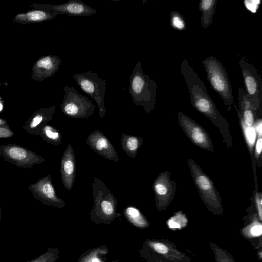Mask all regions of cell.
Masks as SVG:
<instances>
[{
    "label": "cell",
    "instance_id": "5b68a950",
    "mask_svg": "<svg viewBox=\"0 0 262 262\" xmlns=\"http://www.w3.org/2000/svg\"><path fill=\"white\" fill-rule=\"evenodd\" d=\"M73 77L81 90L95 101L98 107L99 117L103 118L106 112L105 80L101 79L96 73L92 71L75 74Z\"/></svg>",
    "mask_w": 262,
    "mask_h": 262
},
{
    "label": "cell",
    "instance_id": "7a4b0ae2",
    "mask_svg": "<svg viewBox=\"0 0 262 262\" xmlns=\"http://www.w3.org/2000/svg\"><path fill=\"white\" fill-rule=\"evenodd\" d=\"M129 92L136 105L142 106L147 112L153 110L157 98V85L144 73L140 61L137 62L132 70Z\"/></svg>",
    "mask_w": 262,
    "mask_h": 262
},
{
    "label": "cell",
    "instance_id": "4316f807",
    "mask_svg": "<svg viewBox=\"0 0 262 262\" xmlns=\"http://www.w3.org/2000/svg\"><path fill=\"white\" fill-rule=\"evenodd\" d=\"M251 232L254 236H259L262 233V227L260 225L254 226L251 229Z\"/></svg>",
    "mask_w": 262,
    "mask_h": 262
},
{
    "label": "cell",
    "instance_id": "44dd1931",
    "mask_svg": "<svg viewBox=\"0 0 262 262\" xmlns=\"http://www.w3.org/2000/svg\"><path fill=\"white\" fill-rule=\"evenodd\" d=\"M196 183L203 191H208L212 189V185L209 179L204 174L198 175L196 177Z\"/></svg>",
    "mask_w": 262,
    "mask_h": 262
},
{
    "label": "cell",
    "instance_id": "277c9868",
    "mask_svg": "<svg viewBox=\"0 0 262 262\" xmlns=\"http://www.w3.org/2000/svg\"><path fill=\"white\" fill-rule=\"evenodd\" d=\"M208 81L212 88L220 95L226 106L233 103V91L230 79L222 63L210 56L202 62Z\"/></svg>",
    "mask_w": 262,
    "mask_h": 262
},
{
    "label": "cell",
    "instance_id": "8992f818",
    "mask_svg": "<svg viewBox=\"0 0 262 262\" xmlns=\"http://www.w3.org/2000/svg\"><path fill=\"white\" fill-rule=\"evenodd\" d=\"M63 90V100L60 107L64 115L75 119H84L92 115L95 106L86 96L73 87L65 86Z\"/></svg>",
    "mask_w": 262,
    "mask_h": 262
},
{
    "label": "cell",
    "instance_id": "4fadbf2b",
    "mask_svg": "<svg viewBox=\"0 0 262 262\" xmlns=\"http://www.w3.org/2000/svg\"><path fill=\"white\" fill-rule=\"evenodd\" d=\"M108 253L105 245L91 248L81 254L77 262H106Z\"/></svg>",
    "mask_w": 262,
    "mask_h": 262
},
{
    "label": "cell",
    "instance_id": "83f0119b",
    "mask_svg": "<svg viewBox=\"0 0 262 262\" xmlns=\"http://www.w3.org/2000/svg\"><path fill=\"white\" fill-rule=\"evenodd\" d=\"M256 204L258 209L259 215L261 217V196L259 194L256 195Z\"/></svg>",
    "mask_w": 262,
    "mask_h": 262
},
{
    "label": "cell",
    "instance_id": "6da1fadb",
    "mask_svg": "<svg viewBox=\"0 0 262 262\" xmlns=\"http://www.w3.org/2000/svg\"><path fill=\"white\" fill-rule=\"evenodd\" d=\"M180 71L186 84L193 106L209 118L214 120H220L222 116L208 93L205 85L187 60L183 59L181 61Z\"/></svg>",
    "mask_w": 262,
    "mask_h": 262
},
{
    "label": "cell",
    "instance_id": "52a82bcc",
    "mask_svg": "<svg viewBox=\"0 0 262 262\" xmlns=\"http://www.w3.org/2000/svg\"><path fill=\"white\" fill-rule=\"evenodd\" d=\"M245 93L248 100L255 110H258L261 105L262 81L261 78L255 67L244 58L239 61Z\"/></svg>",
    "mask_w": 262,
    "mask_h": 262
},
{
    "label": "cell",
    "instance_id": "4dcf8cb0",
    "mask_svg": "<svg viewBox=\"0 0 262 262\" xmlns=\"http://www.w3.org/2000/svg\"><path fill=\"white\" fill-rule=\"evenodd\" d=\"M111 262H122V261H120L119 260V259H115L112 260Z\"/></svg>",
    "mask_w": 262,
    "mask_h": 262
},
{
    "label": "cell",
    "instance_id": "d6a6232c",
    "mask_svg": "<svg viewBox=\"0 0 262 262\" xmlns=\"http://www.w3.org/2000/svg\"><path fill=\"white\" fill-rule=\"evenodd\" d=\"M0 122H1V120H0Z\"/></svg>",
    "mask_w": 262,
    "mask_h": 262
},
{
    "label": "cell",
    "instance_id": "2e32d148",
    "mask_svg": "<svg viewBox=\"0 0 262 262\" xmlns=\"http://www.w3.org/2000/svg\"><path fill=\"white\" fill-rule=\"evenodd\" d=\"M142 143L141 138L122 133L121 145L124 151L129 157L134 158Z\"/></svg>",
    "mask_w": 262,
    "mask_h": 262
},
{
    "label": "cell",
    "instance_id": "ba28073f",
    "mask_svg": "<svg viewBox=\"0 0 262 262\" xmlns=\"http://www.w3.org/2000/svg\"><path fill=\"white\" fill-rule=\"evenodd\" d=\"M29 7L70 16H89L96 13L93 8L82 0H70L64 4L58 5L33 3Z\"/></svg>",
    "mask_w": 262,
    "mask_h": 262
},
{
    "label": "cell",
    "instance_id": "9a60e30c",
    "mask_svg": "<svg viewBox=\"0 0 262 262\" xmlns=\"http://www.w3.org/2000/svg\"><path fill=\"white\" fill-rule=\"evenodd\" d=\"M238 96L239 103L243 111V118L245 123L247 126L251 127L254 122V116L253 110L255 109L248 100L243 88H239Z\"/></svg>",
    "mask_w": 262,
    "mask_h": 262
},
{
    "label": "cell",
    "instance_id": "d6986e66",
    "mask_svg": "<svg viewBox=\"0 0 262 262\" xmlns=\"http://www.w3.org/2000/svg\"><path fill=\"white\" fill-rule=\"evenodd\" d=\"M190 130L193 141L199 145H204L207 141V137L203 131L197 126H194Z\"/></svg>",
    "mask_w": 262,
    "mask_h": 262
},
{
    "label": "cell",
    "instance_id": "ac0fdd59",
    "mask_svg": "<svg viewBox=\"0 0 262 262\" xmlns=\"http://www.w3.org/2000/svg\"><path fill=\"white\" fill-rule=\"evenodd\" d=\"M60 257V251L58 248L49 247L46 252L27 262H56Z\"/></svg>",
    "mask_w": 262,
    "mask_h": 262
},
{
    "label": "cell",
    "instance_id": "1f68e13d",
    "mask_svg": "<svg viewBox=\"0 0 262 262\" xmlns=\"http://www.w3.org/2000/svg\"><path fill=\"white\" fill-rule=\"evenodd\" d=\"M3 109V104L0 101V111Z\"/></svg>",
    "mask_w": 262,
    "mask_h": 262
},
{
    "label": "cell",
    "instance_id": "cb8c5ba5",
    "mask_svg": "<svg viewBox=\"0 0 262 262\" xmlns=\"http://www.w3.org/2000/svg\"><path fill=\"white\" fill-rule=\"evenodd\" d=\"M246 137L249 144L252 145L256 138L255 130L251 127L244 126Z\"/></svg>",
    "mask_w": 262,
    "mask_h": 262
},
{
    "label": "cell",
    "instance_id": "e0dca14e",
    "mask_svg": "<svg viewBox=\"0 0 262 262\" xmlns=\"http://www.w3.org/2000/svg\"><path fill=\"white\" fill-rule=\"evenodd\" d=\"M123 214L128 222L137 228H145L148 225L140 210L134 206H128L125 208Z\"/></svg>",
    "mask_w": 262,
    "mask_h": 262
},
{
    "label": "cell",
    "instance_id": "3957f363",
    "mask_svg": "<svg viewBox=\"0 0 262 262\" xmlns=\"http://www.w3.org/2000/svg\"><path fill=\"white\" fill-rule=\"evenodd\" d=\"M94 205L90 212V219L96 224H110L120 216L117 212V201L105 185L94 177L93 183Z\"/></svg>",
    "mask_w": 262,
    "mask_h": 262
},
{
    "label": "cell",
    "instance_id": "d4e9b609",
    "mask_svg": "<svg viewBox=\"0 0 262 262\" xmlns=\"http://www.w3.org/2000/svg\"><path fill=\"white\" fill-rule=\"evenodd\" d=\"M149 245L157 252L165 254L168 252V248L163 244L159 242H149Z\"/></svg>",
    "mask_w": 262,
    "mask_h": 262
},
{
    "label": "cell",
    "instance_id": "5bb4252c",
    "mask_svg": "<svg viewBox=\"0 0 262 262\" xmlns=\"http://www.w3.org/2000/svg\"><path fill=\"white\" fill-rule=\"evenodd\" d=\"M217 0H202L199 7L201 12V25L203 29L207 28L213 20Z\"/></svg>",
    "mask_w": 262,
    "mask_h": 262
},
{
    "label": "cell",
    "instance_id": "ffe728a7",
    "mask_svg": "<svg viewBox=\"0 0 262 262\" xmlns=\"http://www.w3.org/2000/svg\"><path fill=\"white\" fill-rule=\"evenodd\" d=\"M171 26L176 29L183 30L185 28L184 19L180 14L177 12L172 11L170 13Z\"/></svg>",
    "mask_w": 262,
    "mask_h": 262
},
{
    "label": "cell",
    "instance_id": "7c38bea8",
    "mask_svg": "<svg viewBox=\"0 0 262 262\" xmlns=\"http://www.w3.org/2000/svg\"><path fill=\"white\" fill-rule=\"evenodd\" d=\"M57 15L56 13L52 11L34 9L26 12L18 13L13 18V21L22 24L38 23L53 19Z\"/></svg>",
    "mask_w": 262,
    "mask_h": 262
},
{
    "label": "cell",
    "instance_id": "603a6c76",
    "mask_svg": "<svg viewBox=\"0 0 262 262\" xmlns=\"http://www.w3.org/2000/svg\"><path fill=\"white\" fill-rule=\"evenodd\" d=\"M154 189L156 194L159 196H165L168 193V188L162 182L159 181L155 182L154 184Z\"/></svg>",
    "mask_w": 262,
    "mask_h": 262
},
{
    "label": "cell",
    "instance_id": "9c48e42d",
    "mask_svg": "<svg viewBox=\"0 0 262 262\" xmlns=\"http://www.w3.org/2000/svg\"><path fill=\"white\" fill-rule=\"evenodd\" d=\"M61 63L60 58L56 55H46L40 57L32 68L31 79L41 81L54 75Z\"/></svg>",
    "mask_w": 262,
    "mask_h": 262
},
{
    "label": "cell",
    "instance_id": "8fae6325",
    "mask_svg": "<svg viewBox=\"0 0 262 262\" xmlns=\"http://www.w3.org/2000/svg\"><path fill=\"white\" fill-rule=\"evenodd\" d=\"M76 159L72 145L69 144L63 154L61 163L62 183L68 190L73 185L75 178Z\"/></svg>",
    "mask_w": 262,
    "mask_h": 262
},
{
    "label": "cell",
    "instance_id": "f546056e",
    "mask_svg": "<svg viewBox=\"0 0 262 262\" xmlns=\"http://www.w3.org/2000/svg\"><path fill=\"white\" fill-rule=\"evenodd\" d=\"M261 121L259 122V123L257 125V130L258 132V133L259 134V135L260 137L261 136L262 133V127H261Z\"/></svg>",
    "mask_w": 262,
    "mask_h": 262
},
{
    "label": "cell",
    "instance_id": "30bf717a",
    "mask_svg": "<svg viewBox=\"0 0 262 262\" xmlns=\"http://www.w3.org/2000/svg\"><path fill=\"white\" fill-rule=\"evenodd\" d=\"M86 143L91 149L103 157L115 162L119 161L118 155L113 146L101 132H92L88 136Z\"/></svg>",
    "mask_w": 262,
    "mask_h": 262
},
{
    "label": "cell",
    "instance_id": "f1b7e54d",
    "mask_svg": "<svg viewBox=\"0 0 262 262\" xmlns=\"http://www.w3.org/2000/svg\"><path fill=\"white\" fill-rule=\"evenodd\" d=\"M262 148V139L261 137L257 140L256 145V150L257 154H260Z\"/></svg>",
    "mask_w": 262,
    "mask_h": 262
},
{
    "label": "cell",
    "instance_id": "484cf974",
    "mask_svg": "<svg viewBox=\"0 0 262 262\" xmlns=\"http://www.w3.org/2000/svg\"><path fill=\"white\" fill-rule=\"evenodd\" d=\"M45 132L46 136L52 140L59 141L61 139L60 134L50 126H46Z\"/></svg>",
    "mask_w": 262,
    "mask_h": 262
},
{
    "label": "cell",
    "instance_id": "7402d4cb",
    "mask_svg": "<svg viewBox=\"0 0 262 262\" xmlns=\"http://www.w3.org/2000/svg\"><path fill=\"white\" fill-rule=\"evenodd\" d=\"M9 156L15 160H21L24 159L27 155L26 151L23 148L13 147L9 151Z\"/></svg>",
    "mask_w": 262,
    "mask_h": 262
}]
</instances>
